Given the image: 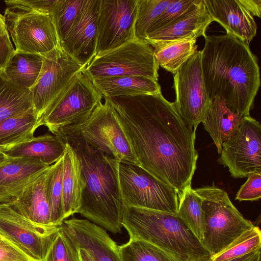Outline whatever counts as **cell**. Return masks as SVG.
<instances>
[{"label": "cell", "instance_id": "cell-32", "mask_svg": "<svg viewBox=\"0 0 261 261\" xmlns=\"http://www.w3.org/2000/svg\"><path fill=\"white\" fill-rule=\"evenodd\" d=\"M87 0H57L50 15L59 42L70 30Z\"/></svg>", "mask_w": 261, "mask_h": 261}, {"label": "cell", "instance_id": "cell-25", "mask_svg": "<svg viewBox=\"0 0 261 261\" xmlns=\"http://www.w3.org/2000/svg\"><path fill=\"white\" fill-rule=\"evenodd\" d=\"M91 82L104 98L161 93L158 82L143 76L109 77L94 79Z\"/></svg>", "mask_w": 261, "mask_h": 261}, {"label": "cell", "instance_id": "cell-15", "mask_svg": "<svg viewBox=\"0 0 261 261\" xmlns=\"http://www.w3.org/2000/svg\"><path fill=\"white\" fill-rule=\"evenodd\" d=\"M59 228L37 225L9 202L0 203V238L13 242L37 259H44Z\"/></svg>", "mask_w": 261, "mask_h": 261}, {"label": "cell", "instance_id": "cell-13", "mask_svg": "<svg viewBox=\"0 0 261 261\" xmlns=\"http://www.w3.org/2000/svg\"><path fill=\"white\" fill-rule=\"evenodd\" d=\"M3 17L16 52L43 56L60 45L50 14L31 12L12 15L5 13Z\"/></svg>", "mask_w": 261, "mask_h": 261}, {"label": "cell", "instance_id": "cell-46", "mask_svg": "<svg viewBox=\"0 0 261 261\" xmlns=\"http://www.w3.org/2000/svg\"><path fill=\"white\" fill-rule=\"evenodd\" d=\"M210 258H211V257H198V258L191 259L189 261H209Z\"/></svg>", "mask_w": 261, "mask_h": 261}, {"label": "cell", "instance_id": "cell-43", "mask_svg": "<svg viewBox=\"0 0 261 261\" xmlns=\"http://www.w3.org/2000/svg\"><path fill=\"white\" fill-rule=\"evenodd\" d=\"M260 259V249L227 261H256Z\"/></svg>", "mask_w": 261, "mask_h": 261}, {"label": "cell", "instance_id": "cell-35", "mask_svg": "<svg viewBox=\"0 0 261 261\" xmlns=\"http://www.w3.org/2000/svg\"><path fill=\"white\" fill-rule=\"evenodd\" d=\"M121 261H175L165 252L146 242L135 239L119 246Z\"/></svg>", "mask_w": 261, "mask_h": 261}, {"label": "cell", "instance_id": "cell-5", "mask_svg": "<svg viewBox=\"0 0 261 261\" xmlns=\"http://www.w3.org/2000/svg\"><path fill=\"white\" fill-rule=\"evenodd\" d=\"M194 189L202 200L201 243L211 257L221 252L244 232L254 226L234 206L227 192L214 183Z\"/></svg>", "mask_w": 261, "mask_h": 261}, {"label": "cell", "instance_id": "cell-20", "mask_svg": "<svg viewBox=\"0 0 261 261\" xmlns=\"http://www.w3.org/2000/svg\"><path fill=\"white\" fill-rule=\"evenodd\" d=\"M213 21L203 2L181 18L148 34L143 40L154 48L180 40H197L206 35V30Z\"/></svg>", "mask_w": 261, "mask_h": 261}, {"label": "cell", "instance_id": "cell-2", "mask_svg": "<svg viewBox=\"0 0 261 261\" xmlns=\"http://www.w3.org/2000/svg\"><path fill=\"white\" fill-rule=\"evenodd\" d=\"M204 38L201 64L210 98L222 99L242 117L250 115L260 85L257 57L249 44L230 34Z\"/></svg>", "mask_w": 261, "mask_h": 261}, {"label": "cell", "instance_id": "cell-30", "mask_svg": "<svg viewBox=\"0 0 261 261\" xmlns=\"http://www.w3.org/2000/svg\"><path fill=\"white\" fill-rule=\"evenodd\" d=\"M178 196L177 215L201 242L203 225L202 199L191 185L186 187Z\"/></svg>", "mask_w": 261, "mask_h": 261}, {"label": "cell", "instance_id": "cell-41", "mask_svg": "<svg viewBox=\"0 0 261 261\" xmlns=\"http://www.w3.org/2000/svg\"><path fill=\"white\" fill-rule=\"evenodd\" d=\"M7 30L0 36V70L3 69L12 55L15 53Z\"/></svg>", "mask_w": 261, "mask_h": 261}, {"label": "cell", "instance_id": "cell-42", "mask_svg": "<svg viewBox=\"0 0 261 261\" xmlns=\"http://www.w3.org/2000/svg\"><path fill=\"white\" fill-rule=\"evenodd\" d=\"M242 5L253 16L259 18L261 16V1L240 0Z\"/></svg>", "mask_w": 261, "mask_h": 261}, {"label": "cell", "instance_id": "cell-21", "mask_svg": "<svg viewBox=\"0 0 261 261\" xmlns=\"http://www.w3.org/2000/svg\"><path fill=\"white\" fill-rule=\"evenodd\" d=\"M49 167L28 185L17 198L9 202L30 221L44 227L54 226L50 222V208L46 192Z\"/></svg>", "mask_w": 261, "mask_h": 261}, {"label": "cell", "instance_id": "cell-34", "mask_svg": "<svg viewBox=\"0 0 261 261\" xmlns=\"http://www.w3.org/2000/svg\"><path fill=\"white\" fill-rule=\"evenodd\" d=\"M172 0H138L135 37L143 40L154 23Z\"/></svg>", "mask_w": 261, "mask_h": 261}, {"label": "cell", "instance_id": "cell-47", "mask_svg": "<svg viewBox=\"0 0 261 261\" xmlns=\"http://www.w3.org/2000/svg\"><path fill=\"white\" fill-rule=\"evenodd\" d=\"M7 158L8 157L6 154L0 150V164L5 161Z\"/></svg>", "mask_w": 261, "mask_h": 261}, {"label": "cell", "instance_id": "cell-40", "mask_svg": "<svg viewBox=\"0 0 261 261\" xmlns=\"http://www.w3.org/2000/svg\"><path fill=\"white\" fill-rule=\"evenodd\" d=\"M0 261H40L13 242L0 238Z\"/></svg>", "mask_w": 261, "mask_h": 261}, {"label": "cell", "instance_id": "cell-8", "mask_svg": "<svg viewBox=\"0 0 261 261\" xmlns=\"http://www.w3.org/2000/svg\"><path fill=\"white\" fill-rule=\"evenodd\" d=\"M118 178L126 206L177 214L176 191L139 165L118 161Z\"/></svg>", "mask_w": 261, "mask_h": 261}, {"label": "cell", "instance_id": "cell-48", "mask_svg": "<svg viewBox=\"0 0 261 261\" xmlns=\"http://www.w3.org/2000/svg\"><path fill=\"white\" fill-rule=\"evenodd\" d=\"M256 261H260V259H258V260H256Z\"/></svg>", "mask_w": 261, "mask_h": 261}, {"label": "cell", "instance_id": "cell-24", "mask_svg": "<svg viewBox=\"0 0 261 261\" xmlns=\"http://www.w3.org/2000/svg\"><path fill=\"white\" fill-rule=\"evenodd\" d=\"M242 117L230 110L221 98L212 99L207 115L202 122L220 154L223 143L237 132Z\"/></svg>", "mask_w": 261, "mask_h": 261}, {"label": "cell", "instance_id": "cell-31", "mask_svg": "<svg viewBox=\"0 0 261 261\" xmlns=\"http://www.w3.org/2000/svg\"><path fill=\"white\" fill-rule=\"evenodd\" d=\"M63 156L49 167L46 192L50 208V222L60 226L65 220L63 199Z\"/></svg>", "mask_w": 261, "mask_h": 261}, {"label": "cell", "instance_id": "cell-27", "mask_svg": "<svg viewBox=\"0 0 261 261\" xmlns=\"http://www.w3.org/2000/svg\"><path fill=\"white\" fill-rule=\"evenodd\" d=\"M42 62V56L15 51L3 69V71L6 77L14 85L30 90L39 77Z\"/></svg>", "mask_w": 261, "mask_h": 261}, {"label": "cell", "instance_id": "cell-22", "mask_svg": "<svg viewBox=\"0 0 261 261\" xmlns=\"http://www.w3.org/2000/svg\"><path fill=\"white\" fill-rule=\"evenodd\" d=\"M63 155V199L64 219L79 213L83 190L86 187L81 163L71 145L65 142Z\"/></svg>", "mask_w": 261, "mask_h": 261}, {"label": "cell", "instance_id": "cell-29", "mask_svg": "<svg viewBox=\"0 0 261 261\" xmlns=\"http://www.w3.org/2000/svg\"><path fill=\"white\" fill-rule=\"evenodd\" d=\"M197 40H185L154 47V56L159 67L173 75L197 50Z\"/></svg>", "mask_w": 261, "mask_h": 261}, {"label": "cell", "instance_id": "cell-10", "mask_svg": "<svg viewBox=\"0 0 261 261\" xmlns=\"http://www.w3.org/2000/svg\"><path fill=\"white\" fill-rule=\"evenodd\" d=\"M42 57L40 74L30 89L34 112L41 122L45 113L84 68L60 45Z\"/></svg>", "mask_w": 261, "mask_h": 261}, {"label": "cell", "instance_id": "cell-23", "mask_svg": "<svg viewBox=\"0 0 261 261\" xmlns=\"http://www.w3.org/2000/svg\"><path fill=\"white\" fill-rule=\"evenodd\" d=\"M65 142L50 134L33 137L2 151L8 158H24L39 160L50 166L64 154Z\"/></svg>", "mask_w": 261, "mask_h": 261}, {"label": "cell", "instance_id": "cell-37", "mask_svg": "<svg viewBox=\"0 0 261 261\" xmlns=\"http://www.w3.org/2000/svg\"><path fill=\"white\" fill-rule=\"evenodd\" d=\"M43 261H81L78 249L60 227Z\"/></svg>", "mask_w": 261, "mask_h": 261}, {"label": "cell", "instance_id": "cell-44", "mask_svg": "<svg viewBox=\"0 0 261 261\" xmlns=\"http://www.w3.org/2000/svg\"><path fill=\"white\" fill-rule=\"evenodd\" d=\"M78 252L81 261H96L90 253L84 248H79Z\"/></svg>", "mask_w": 261, "mask_h": 261}, {"label": "cell", "instance_id": "cell-39", "mask_svg": "<svg viewBox=\"0 0 261 261\" xmlns=\"http://www.w3.org/2000/svg\"><path fill=\"white\" fill-rule=\"evenodd\" d=\"M240 187L235 199L239 201H256L261 198V173L252 172Z\"/></svg>", "mask_w": 261, "mask_h": 261}, {"label": "cell", "instance_id": "cell-1", "mask_svg": "<svg viewBox=\"0 0 261 261\" xmlns=\"http://www.w3.org/2000/svg\"><path fill=\"white\" fill-rule=\"evenodd\" d=\"M113 108L139 165L179 195L191 185L196 131L162 92L104 98Z\"/></svg>", "mask_w": 261, "mask_h": 261}, {"label": "cell", "instance_id": "cell-12", "mask_svg": "<svg viewBox=\"0 0 261 261\" xmlns=\"http://www.w3.org/2000/svg\"><path fill=\"white\" fill-rule=\"evenodd\" d=\"M217 162L228 168L234 178L261 173V125L250 115L242 117L233 136L222 144Z\"/></svg>", "mask_w": 261, "mask_h": 261}, {"label": "cell", "instance_id": "cell-49", "mask_svg": "<svg viewBox=\"0 0 261 261\" xmlns=\"http://www.w3.org/2000/svg\"><path fill=\"white\" fill-rule=\"evenodd\" d=\"M1 15V14L0 13V15Z\"/></svg>", "mask_w": 261, "mask_h": 261}, {"label": "cell", "instance_id": "cell-26", "mask_svg": "<svg viewBox=\"0 0 261 261\" xmlns=\"http://www.w3.org/2000/svg\"><path fill=\"white\" fill-rule=\"evenodd\" d=\"M41 121L33 109L0 122V150L3 151L34 137Z\"/></svg>", "mask_w": 261, "mask_h": 261}, {"label": "cell", "instance_id": "cell-11", "mask_svg": "<svg viewBox=\"0 0 261 261\" xmlns=\"http://www.w3.org/2000/svg\"><path fill=\"white\" fill-rule=\"evenodd\" d=\"M174 106L183 120L196 131L205 118L212 100L205 87L201 64V51L174 74Z\"/></svg>", "mask_w": 261, "mask_h": 261}, {"label": "cell", "instance_id": "cell-19", "mask_svg": "<svg viewBox=\"0 0 261 261\" xmlns=\"http://www.w3.org/2000/svg\"><path fill=\"white\" fill-rule=\"evenodd\" d=\"M49 166L33 159L8 157L0 164V203L17 198Z\"/></svg>", "mask_w": 261, "mask_h": 261}, {"label": "cell", "instance_id": "cell-7", "mask_svg": "<svg viewBox=\"0 0 261 261\" xmlns=\"http://www.w3.org/2000/svg\"><path fill=\"white\" fill-rule=\"evenodd\" d=\"M159 68L150 46L144 40L135 38L95 56L82 72L91 81L109 77L139 76L158 82Z\"/></svg>", "mask_w": 261, "mask_h": 261}, {"label": "cell", "instance_id": "cell-9", "mask_svg": "<svg viewBox=\"0 0 261 261\" xmlns=\"http://www.w3.org/2000/svg\"><path fill=\"white\" fill-rule=\"evenodd\" d=\"M75 134L110 158L139 165L113 108L106 100L98 105Z\"/></svg>", "mask_w": 261, "mask_h": 261}, {"label": "cell", "instance_id": "cell-6", "mask_svg": "<svg viewBox=\"0 0 261 261\" xmlns=\"http://www.w3.org/2000/svg\"><path fill=\"white\" fill-rule=\"evenodd\" d=\"M102 98L82 71L43 115L42 125L64 140L77 133L101 102Z\"/></svg>", "mask_w": 261, "mask_h": 261}, {"label": "cell", "instance_id": "cell-45", "mask_svg": "<svg viewBox=\"0 0 261 261\" xmlns=\"http://www.w3.org/2000/svg\"><path fill=\"white\" fill-rule=\"evenodd\" d=\"M7 30L3 16L0 15V36L2 35Z\"/></svg>", "mask_w": 261, "mask_h": 261}, {"label": "cell", "instance_id": "cell-38", "mask_svg": "<svg viewBox=\"0 0 261 261\" xmlns=\"http://www.w3.org/2000/svg\"><path fill=\"white\" fill-rule=\"evenodd\" d=\"M57 0H7L5 13L20 15L31 12L50 14Z\"/></svg>", "mask_w": 261, "mask_h": 261}, {"label": "cell", "instance_id": "cell-33", "mask_svg": "<svg viewBox=\"0 0 261 261\" xmlns=\"http://www.w3.org/2000/svg\"><path fill=\"white\" fill-rule=\"evenodd\" d=\"M261 231L258 227L254 226L245 231L229 246L209 261H227L260 250Z\"/></svg>", "mask_w": 261, "mask_h": 261}, {"label": "cell", "instance_id": "cell-14", "mask_svg": "<svg viewBox=\"0 0 261 261\" xmlns=\"http://www.w3.org/2000/svg\"><path fill=\"white\" fill-rule=\"evenodd\" d=\"M138 0H101L95 56L134 39Z\"/></svg>", "mask_w": 261, "mask_h": 261}, {"label": "cell", "instance_id": "cell-3", "mask_svg": "<svg viewBox=\"0 0 261 261\" xmlns=\"http://www.w3.org/2000/svg\"><path fill=\"white\" fill-rule=\"evenodd\" d=\"M63 140L77 154L86 182L79 213L113 233H120L126 206L118 181V161L92 147L79 134Z\"/></svg>", "mask_w": 261, "mask_h": 261}, {"label": "cell", "instance_id": "cell-28", "mask_svg": "<svg viewBox=\"0 0 261 261\" xmlns=\"http://www.w3.org/2000/svg\"><path fill=\"white\" fill-rule=\"evenodd\" d=\"M32 109L31 90L14 85L0 70V122Z\"/></svg>", "mask_w": 261, "mask_h": 261}, {"label": "cell", "instance_id": "cell-4", "mask_svg": "<svg viewBox=\"0 0 261 261\" xmlns=\"http://www.w3.org/2000/svg\"><path fill=\"white\" fill-rule=\"evenodd\" d=\"M122 226L127 231L129 239L149 243L175 261L211 257L177 214L126 206Z\"/></svg>", "mask_w": 261, "mask_h": 261}, {"label": "cell", "instance_id": "cell-17", "mask_svg": "<svg viewBox=\"0 0 261 261\" xmlns=\"http://www.w3.org/2000/svg\"><path fill=\"white\" fill-rule=\"evenodd\" d=\"M60 226L77 249L87 250L96 261H121L119 246L98 225L73 218L65 220Z\"/></svg>", "mask_w": 261, "mask_h": 261}, {"label": "cell", "instance_id": "cell-16", "mask_svg": "<svg viewBox=\"0 0 261 261\" xmlns=\"http://www.w3.org/2000/svg\"><path fill=\"white\" fill-rule=\"evenodd\" d=\"M100 1L87 0L73 25L60 42L61 47L83 68L95 56Z\"/></svg>", "mask_w": 261, "mask_h": 261}, {"label": "cell", "instance_id": "cell-18", "mask_svg": "<svg viewBox=\"0 0 261 261\" xmlns=\"http://www.w3.org/2000/svg\"><path fill=\"white\" fill-rule=\"evenodd\" d=\"M213 21L217 22L230 34L249 44L257 32L254 16L240 0H203Z\"/></svg>", "mask_w": 261, "mask_h": 261}, {"label": "cell", "instance_id": "cell-36", "mask_svg": "<svg viewBox=\"0 0 261 261\" xmlns=\"http://www.w3.org/2000/svg\"><path fill=\"white\" fill-rule=\"evenodd\" d=\"M203 3V0H172L151 27L148 34L181 18L199 7Z\"/></svg>", "mask_w": 261, "mask_h": 261}]
</instances>
